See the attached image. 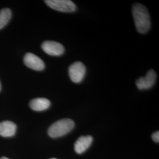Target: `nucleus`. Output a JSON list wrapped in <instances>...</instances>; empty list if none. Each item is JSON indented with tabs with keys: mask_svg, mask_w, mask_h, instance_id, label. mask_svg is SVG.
I'll return each mask as SVG.
<instances>
[{
	"mask_svg": "<svg viewBox=\"0 0 159 159\" xmlns=\"http://www.w3.org/2000/svg\"><path fill=\"white\" fill-rule=\"evenodd\" d=\"M132 14L137 31L140 34L148 33L151 27V21L146 7L136 3L133 6Z\"/></svg>",
	"mask_w": 159,
	"mask_h": 159,
	"instance_id": "1",
	"label": "nucleus"
},
{
	"mask_svg": "<svg viewBox=\"0 0 159 159\" xmlns=\"http://www.w3.org/2000/svg\"><path fill=\"white\" fill-rule=\"evenodd\" d=\"M75 126L73 120L69 119L59 120L53 123L48 130V134L52 138L63 136L70 133Z\"/></svg>",
	"mask_w": 159,
	"mask_h": 159,
	"instance_id": "2",
	"label": "nucleus"
},
{
	"mask_svg": "<svg viewBox=\"0 0 159 159\" xmlns=\"http://www.w3.org/2000/svg\"><path fill=\"white\" fill-rule=\"evenodd\" d=\"M46 4L52 9L63 12H72L76 10L77 7L70 0H46Z\"/></svg>",
	"mask_w": 159,
	"mask_h": 159,
	"instance_id": "3",
	"label": "nucleus"
},
{
	"mask_svg": "<svg viewBox=\"0 0 159 159\" xmlns=\"http://www.w3.org/2000/svg\"><path fill=\"white\" fill-rule=\"evenodd\" d=\"M86 68L83 63L75 62L68 68V74L71 80L74 83H80L85 77Z\"/></svg>",
	"mask_w": 159,
	"mask_h": 159,
	"instance_id": "4",
	"label": "nucleus"
},
{
	"mask_svg": "<svg viewBox=\"0 0 159 159\" xmlns=\"http://www.w3.org/2000/svg\"><path fill=\"white\" fill-rule=\"evenodd\" d=\"M156 79V73L153 70H150L144 77H140L139 79L137 80L136 82L137 87L140 90L149 89L154 85Z\"/></svg>",
	"mask_w": 159,
	"mask_h": 159,
	"instance_id": "5",
	"label": "nucleus"
},
{
	"mask_svg": "<svg viewBox=\"0 0 159 159\" xmlns=\"http://www.w3.org/2000/svg\"><path fill=\"white\" fill-rule=\"evenodd\" d=\"M43 50L47 54L52 56H60L63 55L65 51L63 45L54 41H46L42 45Z\"/></svg>",
	"mask_w": 159,
	"mask_h": 159,
	"instance_id": "6",
	"label": "nucleus"
},
{
	"mask_svg": "<svg viewBox=\"0 0 159 159\" xmlns=\"http://www.w3.org/2000/svg\"><path fill=\"white\" fill-rule=\"evenodd\" d=\"M24 63L27 67L35 71H42L45 68V64L40 57L30 52L25 55Z\"/></svg>",
	"mask_w": 159,
	"mask_h": 159,
	"instance_id": "7",
	"label": "nucleus"
},
{
	"mask_svg": "<svg viewBox=\"0 0 159 159\" xmlns=\"http://www.w3.org/2000/svg\"><path fill=\"white\" fill-rule=\"evenodd\" d=\"M93 137L91 136H81L74 144V150L78 154H82L91 146Z\"/></svg>",
	"mask_w": 159,
	"mask_h": 159,
	"instance_id": "8",
	"label": "nucleus"
},
{
	"mask_svg": "<svg viewBox=\"0 0 159 159\" xmlns=\"http://www.w3.org/2000/svg\"><path fill=\"white\" fill-rule=\"evenodd\" d=\"M17 125L10 121H4L0 123V136L4 137L13 136L16 131Z\"/></svg>",
	"mask_w": 159,
	"mask_h": 159,
	"instance_id": "9",
	"label": "nucleus"
},
{
	"mask_svg": "<svg viewBox=\"0 0 159 159\" xmlns=\"http://www.w3.org/2000/svg\"><path fill=\"white\" fill-rule=\"evenodd\" d=\"M50 100L45 98H36L30 102V107L36 111L46 110L50 107Z\"/></svg>",
	"mask_w": 159,
	"mask_h": 159,
	"instance_id": "10",
	"label": "nucleus"
},
{
	"mask_svg": "<svg viewBox=\"0 0 159 159\" xmlns=\"http://www.w3.org/2000/svg\"><path fill=\"white\" fill-rule=\"evenodd\" d=\"M12 13L9 8H4L0 11V30L4 27L11 18Z\"/></svg>",
	"mask_w": 159,
	"mask_h": 159,
	"instance_id": "11",
	"label": "nucleus"
},
{
	"mask_svg": "<svg viewBox=\"0 0 159 159\" xmlns=\"http://www.w3.org/2000/svg\"><path fill=\"white\" fill-rule=\"evenodd\" d=\"M152 139L153 140L154 142H155L156 143L159 142V131H156L154 132L153 134H152Z\"/></svg>",
	"mask_w": 159,
	"mask_h": 159,
	"instance_id": "12",
	"label": "nucleus"
},
{
	"mask_svg": "<svg viewBox=\"0 0 159 159\" xmlns=\"http://www.w3.org/2000/svg\"><path fill=\"white\" fill-rule=\"evenodd\" d=\"M8 159V158H7V157H1V159Z\"/></svg>",
	"mask_w": 159,
	"mask_h": 159,
	"instance_id": "13",
	"label": "nucleus"
},
{
	"mask_svg": "<svg viewBox=\"0 0 159 159\" xmlns=\"http://www.w3.org/2000/svg\"><path fill=\"white\" fill-rule=\"evenodd\" d=\"M1 83H0V90H1Z\"/></svg>",
	"mask_w": 159,
	"mask_h": 159,
	"instance_id": "14",
	"label": "nucleus"
},
{
	"mask_svg": "<svg viewBox=\"0 0 159 159\" xmlns=\"http://www.w3.org/2000/svg\"></svg>",
	"mask_w": 159,
	"mask_h": 159,
	"instance_id": "15",
	"label": "nucleus"
}]
</instances>
